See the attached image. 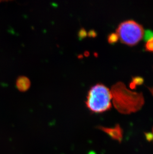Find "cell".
<instances>
[{
	"label": "cell",
	"mask_w": 153,
	"mask_h": 154,
	"mask_svg": "<svg viewBox=\"0 0 153 154\" xmlns=\"http://www.w3.org/2000/svg\"><path fill=\"white\" fill-rule=\"evenodd\" d=\"M100 129L104 131V132L113 139L118 140L119 142L122 140V131L118 125H116L113 128H106L101 127Z\"/></svg>",
	"instance_id": "277c9868"
},
{
	"label": "cell",
	"mask_w": 153,
	"mask_h": 154,
	"mask_svg": "<svg viewBox=\"0 0 153 154\" xmlns=\"http://www.w3.org/2000/svg\"><path fill=\"white\" fill-rule=\"evenodd\" d=\"M148 88L149 90H150V91L151 92V93H152V94L153 95V87H148Z\"/></svg>",
	"instance_id": "30bf717a"
},
{
	"label": "cell",
	"mask_w": 153,
	"mask_h": 154,
	"mask_svg": "<svg viewBox=\"0 0 153 154\" xmlns=\"http://www.w3.org/2000/svg\"><path fill=\"white\" fill-rule=\"evenodd\" d=\"M143 37L144 41L146 42L153 39V31L151 29H146L144 32Z\"/></svg>",
	"instance_id": "52a82bcc"
},
{
	"label": "cell",
	"mask_w": 153,
	"mask_h": 154,
	"mask_svg": "<svg viewBox=\"0 0 153 154\" xmlns=\"http://www.w3.org/2000/svg\"><path fill=\"white\" fill-rule=\"evenodd\" d=\"M119 40V37L116 33H111L108 35L107 37V41L110 44L113 45L118 42Z\"/></svg>",
	"instance_id": "8992f818"
},
{
	"label": "cell",
	"mask_w": 153,
	"mask_h": 154,
	"mask_svg": "<svg viewBox=\"0 0 153 154\" xmlns=\"http://www.w3.org/2000/svg\"><path fill=\"white\" fill-rule=\"evenodd\" d=\"M144 47L146 51L153 52V39L147 41Z\"/></svg>",
	"instance_id": "9c48e42d"
},
{
	"label": "cell",
	"mask_w": 153,
	"mask_h": 154,
	"mask_svg": "<svg viewBox=\"0 0 153 154\" xmlns=\"http://www.w3.org/2000/svg\"><path fill=\"white\" fill-rule=\"evenodd\" d=\"M144 29L141 25L133 20L122 22L116 29V34L123 44L134 46L143 38Z\"/></svg>",
	"instance_id": "3957f363"
},
{
	"label": "cell",
	"mask_w": 153,
	"mask_h": 154,
	"mask_svg": "<svg viewBox=\"0 0 153 154\" xmlns=\"http://www.w3.org/2000/svg\"><path fill=\"white\" fill-rule=\"evenodd\" d=\"M144 82V80L143 77L141 76H135L132 78V82H131L133 83V85L136 87L137 85H143Z\"/></svg>",
	"instance_id": "ba28073f"
},
{
	"label": "cell",
	"mask_w": 153,
	"mask_h": 154,
	"mask_svg": "<svg viewBox=\"0 0 153 154\" xmlns=\"http://www.w3.org/2000/svg\"><path fill=\"white\" fill-rule=\"evenodd\" d=\"M110 91L114 107L121 113L129 114L137 112L144 104L143 93L130 91L122 82L113 85Z\"/></svg>",
	"instance_id": "6da1fadb"
},
{
	"label": "cell",
	"mask_w": 153,
	"mask_h": 154,
	"mask_svg": "<svg viewBox=\"0 0 153 154\" xmlns=\"http://www.w3.org/2000/svg\"><path fill=\"white\" fill-rule=\"evenodd\" d=\"M16 85L17 89L20 91H26L30 87L31 82L28 77L22 76L17 79Z\"/></svg>",
	"instance_id": "5b68a950"
},
{
	"label": "cell",
	"mask_w": 153,
	"mask_h": 154,
	"mask_svg": "<svg viewBox=\"0 0 153 154\" xmlns=\"http://www.w3.org/2000/svg\"><path fill=\"white\" fill-rule=\"evenodd\" d=\"M111 91L106 86L97 84L90 89L87 96L86 105L92 112L101 113L111 107Z\"/></svg>",
	"instance_id": "7a4b0ae2"
},
{
	"label": "cell",
	"mask_w": 153,
	"mask_h": 154,
	"mask_svg": "<svg viewBox=\"0 0 153 154\" xmlns=\"http://www.w3.org/2000/svg\"><path fill=\"white\" fill-rule=\"evenodd\" d=\"M152 139H153V132H152Z\"/></svg>",
	"instance_id": "8fae6325"
}]
</instances>
